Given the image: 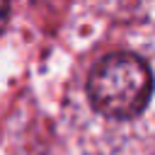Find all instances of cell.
Returning a JSON list of instances; mask_svg holds the SVG:
<instances>
[{
    "mask_svg": "<svg viewBox=\"0 0 155 155\" xmlns=\"http://www.w3.org/2000/svg\"><path fill=\"white\" fill-rule=\"evenodd\" d=\"M153 94V73L136 53L104 56L87 78L92 107L109 119L124 121L138 116Z\"/></svg>",
    "mask_w": 155,
    "mask_h": 155,
    "instance_id": "obj_1",
    "label": "cell"
},
{
    "mask_svg": "<svg viewBox=\"0 0 155 155\" xmlns=\"http://www.w3.org/2000/svg\"><path fill=\"white\" fill-rule=\"evenodd\" d=\"M7 0H0V31H2V27H5V22H7Z\"/></svg>",
    "mask_w": 155,
    "mask_h": 155,
    "instance_id": "obj_2",
    "label": "cell"
}]
</instances>
